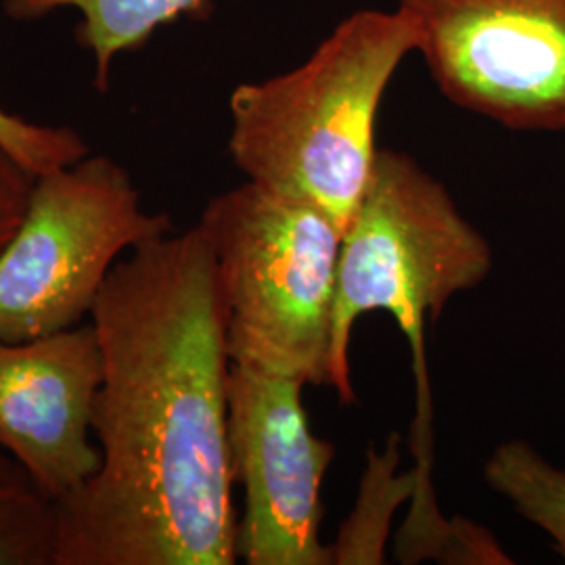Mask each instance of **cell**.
I'll return each instance as SVG.
<instances>
[{
	"label": "cell",
	"mask_w": 565,
	"mask_h": 565,
	"mask_svg": "<svg viewBox=\"0 0 565 565\" xmlns=\"http://www.w3.org/2000/svg\"><path fill=\"white\" fill-rule=\"evenodd\" d=\"M168 233L170 216L147 212L130 172L107 156L39 174L0 249V340H36L90 321L114 266Z\"/></svg>",
	"instance_id": "obj_5"
},
{
	"label": "cell",
	"mask_w": 565,
	"mask_h": 565,
	"mask_svg": "<svg viewBox=\"0 0 565 565\" xmlns=\"http://www.w3.org/2000/svg\"><path fill=\"white\" fill-rule=\"evenodd\" d=\"M484 480L520 518L545 532L565 562V467L525 440H505L486 459Z\"/></svg>",
	"instance_id": "obj_10"
},
{
	"label": "cell",
	"mask_w": 565,
	"mask_h": 565,
	"mask_svg": "<svg viewBox=\"0 0 565 565\" xmlns=\"http://www.w3.org/2000/svg\"><path fill=\"white\" fill-rule=\"evenodd\" d=\"M65 7L81 11L76 41L93 55L102 93L109 88L118 55L142 49L162 25L182 18L207 20L212 13V0H2L4 13L15 21L41 20Z\"/></svg>",
	"instance_id": "obj_9"
},
{
	"label": "cell",
	"mask_w": 565,
	"mask_h": 565,
	"mask_svg": "<svg viewBox=\"0 0 565 565\" xmlns=\"http://www.w3.org/2000/svg\"><path fill=\"white\" fill-rule=\"evenodd\" d=\"M413 53L401 9L348 15L302 65L231 93V160L247 181L321 207L343 233L375 172L385 93Z\"/></svg>",
	"instance_id": "obj_2"
},
{
	"label": "cell",
	"mask_w": 565,
	"mask_h": 565,
	"mask_svg": "<svg viewBox=\"0 0 565 565\" xmlns=\"http://www.w3.org/2000/svg\"><path fill=\"white\" fill-rule=\"evenodd\" d=\"M57 505L0 448V565H55Z\"/></svg>",
	"instance_id": "obj_11"
},
{
	"label": "cell",
	"mask_w": 565,
	"mask_h": 565,
	"mask_svg": "<svg viewBox=\"0 0 565 565\" xmlns=\"http://www.w3.org/2000/svg\"><path fill=\"white\" fill-rule=\"evenodd\" d=\"M99 469L57 505L55 565H235L231 354L202 228L128 252L93 306Z\"/></svg>",
	"instance_id": "obj_1"
},
{
	"label": "cell",
	"mask_w": 565,
	"mask_h": 565,
	"mask_svg": "<svg viewBox=\"0 0 565 565\" xmlns=\"http://www.w3.org/2000/svg\"><path fill=\"white\" fill-rule=\"evenodd\" d=\"M0 147L32 174H44L81 162L90 153L81 135L67 126L23 120L0 105Z\"/></svg>",
	"instance_id": "obj_12"
},
{
	"label": "cell",
	"mask_w": 565,
	"mask_h": 565,
	"mask_svg": "<svg viewBox=\"0 0 565 565\" xmlns=\"http://www.w3.org/2000/svg\"><path fill=\"white\" fill-rule=\"evenodd\" d=\"M448 102L518 132L565 130V0H398Z\"/></svg>",
	"instance_id": "obj_6"
},
{
	"label": "cell",
	"mask_w": 565,
	"mask_h": 565,
	"mask_svg": "<svg viewBox=\"0 0 565 565\" xmlns=\"http://www.w3.org/2000/svg\"><path fill=\"white\" fill-rule=\"evenodd\" d=\"M102 380L90 321L36 340H0V448L55 503L102 463L93 431Z\"/></svg>",
	"instance_id": "obj_8"
},
{
	"label": "cell",
	"mask_w": 565,
	"mask_h": 565,
	"mask_svg": "<svg viewBox=\"0 0 565 565\" xmlns=\"http://www.w3.org/2000/svg\"><path fill=\"white\" fill-rule=\"evenodd\" d=\"M492 266L490 242L445 184L408 153L380 149L363 202L343 231L329 369L340 403H356L350 371L354 327L382 310L413 348L419 408H429L425 324L438 321L455 296L482 285Z\"/></svg>",
	"instance_id": "obj_3"
},
{
	"label": "cell",
	"mask_w": 565,
	"mask_h": 565,
	"mask_svg": "<svg viewBox=\"0 0 565 565\" xmlns=\"http://www.w3.org/2000/svg\"><path fill=\"white\" fill-rule=\"evenodd\" d=\"M210 243L233 364L329 385L342 228L321 207L258 182L212 198Z\"/></svg>",
	"instance_id": "obj_4"
},
{
	"label": "cell",
	"mask_w": 565,
	"mask_h": 565,
	"mask_svg": "<svg viewBox=\"0 0 565 565\" xmlns=\"http://www.w3.org/2000/svg\"><path fill=\"white\" fill-rule=\"evenodd\" d=\"M36 174L0 147V249L11 239L28 207Z\"/></svg>",
	"instance_id": "obj_13"
},
{
	"label": "cell",
	"mask_w": 565,
	"mask_h": 565,
	"mask_svg": "<svg viewBox=\"0 0 565 565\" xmlns=\"http://www.w3.org/2000/svg\"><path fill=\"white\" fill-rule=\"evenodd\" d=\"M302 380L231 364L228 452L243 488L237 555L247 565H329L323 482L335 445L312 431Z\"/></svg>",
	"instance_id": "obj_7"
}]
</instances>
